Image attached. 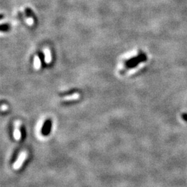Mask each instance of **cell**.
Here are the masks:
<instances>
[{"instance_id": "cell-1", "label": "cell", "mask_w": 187, "mask_h": 187, "mask_svg": "<svg viewBox=\"0 0 187 187\" xmlns=\"http://www.w3.org/2000/svg\"><path fill=\"white\" fill-rule=\"evenodd\" d=\"M26 158H27V153H26V152H22L20 153V155H19V158L16 161V162L13 165L14 169H19L20 168L22 164H23L24 161L26 160Z\"/></svg>"}, {"instance_id": "cell-6", "label": "cell", "mask_w": 187, "mask_h": 187, "mask_svg": "<svg viewBox=\"0 0 187 187\" xmlns=\"http://www.w3.org/2000/svg\"><path fill=\"white\" fill-rule=\"evenodd\" d=\"M7 109H8V106L6 105H2V106H1V110L5 111Z\"/></svg>"}, {"instance_id": "cell-4", "label": "cell", "mask_w": 187, "mask_h": 187, "mask_svg": "<svg viewBox=\"0 0 187 187\" xmlns=\"http://www.w3.org/2000/svg\"><path fill=\"white\" fill-rule=\"evenodd\" d=\"M79 97H80V94H78V93H75V94H71V95H69V96L64 97L63 100H64V101L76 100V99H79Z\"/></svg>"}, {"instance_id": "cell-3", "label": "cell", "mask_w": 187, "mask_h": 187, "mask_svg": "<svg viewBox=\"0 0 187 187\" xmlns=\"http://www.w3.org/2000/svg\"><path fill=\"white\" fill-rule=\"evenodd\" d=\"M44 53H45V62L46 63L49 64V63H51V51L48 48H45L44 49Z\"/></svg>"}, {"instance_id": "cell-5", "label": "cell", "mask_w": 187, "mask_h": 187, "mask_svg": "<svg viewBox=\"0 0 187 187\" xmlns=\"http://www.w3.org/2000/svg\"><path fill=\"white\" fill-rule=\"evenodd\" d=\"M33 65H34V68L36 69V70H38L40 68L41 66V63H40V60L38 58V56H35L34 58V63H33Z\"/></svg>"}, {"instance_id": "cell-2", "label": "cell", "mask_w": 187, "mask_h": 187, "mask_svg": "<svg viewBox=\"0 0 187 187\" xmlns=\"http://www.w3.org/2000/svg\"><path fill=\"white\" fill-rule=\"evenodd\" d=\"M19 126H20V121H17L15 123V130H14L13 136L16 140H19L21 138V132L19 130Z\"/></svg>"}]
</instances>
